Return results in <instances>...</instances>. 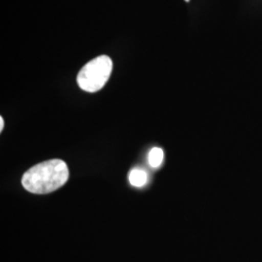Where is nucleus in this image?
<instances>
[{"label": "nucleus", "mask_w": 262, "mask_h": 262, "mask_svg": "<svg viewBox=\"0 0 262 262\" xmlns=\"http://www.w3.org/2000/svg\"><path fill=\"white\" fill-rule=\"evenodd\" d=\"M112 70L113 61L109 56H97L80 70L77 83L84 92L96 93L108 82Z\"/></svg>", "instance_id": "2"}, {"label": "nucleus", "mask_w": 262, "mask_h": 262, "mask_svg": "<svg viewBox=\"0 0 262 262\" xmlns=\"http://www.w3.org/2000/svg\"><path fill=\"white\" fill-rule=\"evenodd\" d=\"M147 174L142 169H133L129 174V183L133 187H143L147 183Z\"/></svg>", "instance_id": "3"}, {"label": "nucleus", "mask_w": 262, "mask_h": 262, "mask_svg": "<svg viewBox=\"0 0 262 262\" xmlns=\"http://www.w3.org/2000/svg\"><path fill=\"white\" fill-rule=\"evenodd\" d=\"M3 127H4V121H3V118L1 117L0 118V130H3Z\"/></svg>", "instance_id": "5"}, {"label": "nucleus", "mask_w": 262, "mask_h": 262, "mask_svg": "<svg viewBox=\"0 0 262 262\" xmlns=\"http://www.w3.org/2000/svg\"><path fill=\"white\" fill-rule=\"evenodd\" d=\"M69 178L67 164L60 159L41 162L28 170L23 176L24 187L35 194H46L62 187Z\"/></svg>", "instance_id": "1"}, {"label": "nucleus", "mask_w": 262, "mask_h": 262, "mask_svg": "<svg viewBox=\"0 0 262 262\" xmlns=\"http://www.w3.org/2000/svg\"><path fill=\"white\" fill-rule=\"evenodd\" d=\"M163 160V150L160 148H154L149 154V162L151 167H159Z\"/></svg>", "instance_id": "4"}, {"label": "nucleus", "mask_w": 262, "mask_h": 262, "mask_svg": "<svg viewBox=\"0 0 262 262\" xmlns=\"http://www.w3.org/2000/svg\"><path fill=\"white\" fill-rule=\"evenodd\" d=\"M185 1H187V2H188V1H189V0H185Z\"/></svg>", "instance_id": "6"}]
</instances>
